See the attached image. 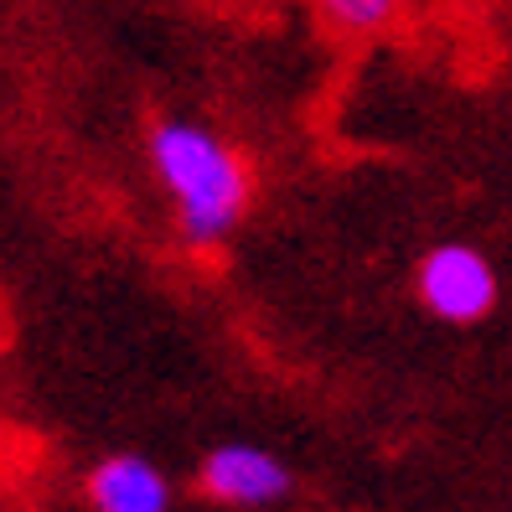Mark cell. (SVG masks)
<instances>
[{"label":"cell","mask_w":512,"mask_h":512,"mask_svg":"<svg viewBox=\"0 0 512 512\" xmlns=\"http://www.w3.org/2000/svg\"><path fill=\"white\" fill-rule=\"evenodd\" d=\"M150 166L176 207L187 249H223L238 233L254 202V171L218 130L197 119H161L150 130Z\"/></svg>","instance_id":"obj_1"},{"label":"cell","mask_w":512,"mask_h":512,"mask_svg":"<svg viewBox=\"0 0 512 512\" xmlns=\"http://www.w3.org/2000/svg\"><path fill=\"white\" fill-rule=\"evenodd\" d=\"M419 306L445 326H476L497 306V269L476 244H435L414 269Z\"/></svg>","instance_id":"obj_2"},{"label":"cell","mask_w":512,"mask_h":512,"mask_svg":"<svg viewBox=\"0 0 512 512\" xmlns=\"http://www.w3.org/2000/svg\"><path fill=\"white\" fill-rule=\"evenodd\" d=\"M197 487H202L207 502L259 512V507H280L295 492V471L275 456V450H264L254 440H223L202 456Z\"/></svg>","instance_id":"obj_3"},{"label":"cell","mask_w":512,"mask_h":512,"mask_svg":"<svg viewBox=\"0 0 512 512\" xmlns=\"http://www.w3.org/2000/svg\"><path fill=\"white\" fill-rule=\"evenodd\" d=\"M88 507L94 512H171V476L135 450L104 456L88 471Z\"/></svg>","instance_id":"obj_4"},{"label":"cell","mask_w":512,"mask_h":512,"mask_svg":"<svg viewBox=\"0 0 512 512\" xmlns=\"http://www.w3.org/2000/svg\"><path fill=\"white\" fill-rule=\"evenodd\" d=\"M316 11L331 26H342V32L368 37V32H383V26L399 16V0H316Z\"/></svg>","instance_id":"obj_5"}]
</instances>
